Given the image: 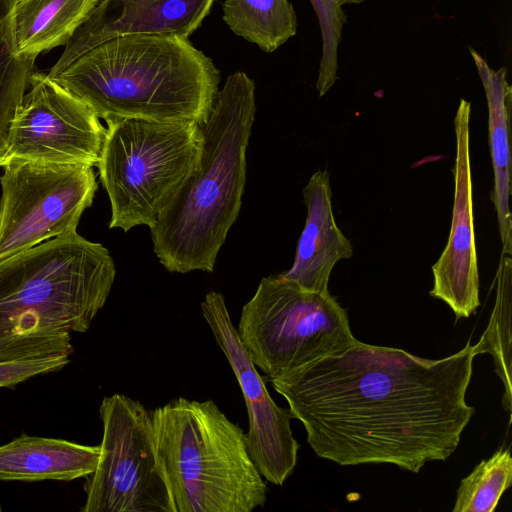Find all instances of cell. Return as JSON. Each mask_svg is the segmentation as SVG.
Segmentation results:
<instances>
[{"instance_id":"1","label":"cell","mask_w":512,"mask_h":512,"mask_svg":"<svg viewBox=\"0 0 512 512\" xmlns=\"http://www.w3.org/2000/svg\"><path fill=\"white\" fill-rule=\"evenodd\" d=\"M478 354L470 342L450 356L426 359L356 340L339 355L270 382L320 458L418 473L457 449L475 413L465 397Z\"/></svg>"},{"instance_id":"2","label":"cell","mask_w":512,"mask_h":512,"mask_svg":"<svg viewBox=\"0 0 512 512\" xmlns=\"http://www.w3.org/2000/svg\"><path fill=\"white\" fill-rule=\"evenodd\" d=\"M115 275L108 249L77 232L0 260V362L69 357Z\"/></svg>"},{"instance_id":"3","label":"cell","mask_w":512,"mask_h":512,"mask_svg":"<svg viewBox=\"0 0 512 512\" xmlns=\"http://www.w3.org/2000/svg\"><path fill=\"white\" fill-rule=\"evenodd\" d=\"M51 78L105 122L133 118L201 126L221 74L188 39L130 35L90 48Z\"/></svg>"},{"instance_id":"4","label":"cell","mask_w":512,"mask_h":512,"mask_svg":"<svg viewBox=\"0 0 512 512\" xmlns=\"http://www.w3.org/2000/svg\"><path fill=\"white\" fill-rule=\"evenodd\" d=\"M255 112L254 81L243 71L232 73L201 125L198 170L150 229L153 250L167 271L213 272L242 205Z\"/></svg>"},{"instance_id":"5","label":"cell","mask_w":512,"mask_h":512,"mask_svg":"<svg viewBox=\"0 0 512 512\" xmlns=\"http://www.w3.org/2000/svg\"><path fill=\"white\" fill-rule=\"evenodd\" d=\"M173 512H252L267 486L246 434L213 400L178 397L151 410Z\"/></svg>"},{"instance_id":"6","label":"cell","mask_w":512,"mask_h":512,"mask_svg":"<svg viewBox=\"0 0 512 512\" xmlns=\"http://www.w3.org/2000/svg\"><path fill=\"white\" fill-rule=\"evenodd\" d=\"M106 123L97 168L111 204L109 228L151 229L200 166L201 126L133 118Z\"/></svg>"},{"instance_id":"7","label":"cell","mask_w":512,"mask_h":512,"mask_svg":"<svg viewBox=\"0 0 512 512\" xmlns=\"http://www.w3.org/2000/svg\"><path fill=\"white\" fill-rule=\"evenodd\" d=\"M237 332L254 365L272 381L345 352L357 340L330 293H314L279 275L261 279L243 306Z\"/></svg>"},{"instance_id":"8","label":"cell","mask_w":512,"mask_h":512,"mask_svg":"<svg viewBox=\"0 0 512 512\" xmlns=\"http://www.w3.org/2000/svg\"><path fill=\"white\" fill-rule=\"evenodd\" d=\"M103 434L96 469L86 477L82 512H173L154 439L151 410L115 393L99 407Z\"/></svg>"},{"instance_id":"9","label":"cell","mask_w":512,"mask_h":512,"mask_svg":"<svg viewBox=\"0 0 512 512\" xmlns=\"http://www.w3.org/2000/svg\"><path fill=\"white\" fill-rule=\"evenodd\" d=\"M0 177V260L77 232L97 191L92 166L8 158Z\"/></svg>"},{"instance_id":"10","label":"cell","mask_w":512,"mask_h":512,"mask_svg":"<svg viewBox=\"0 0 512 512\" xmlns=\"http://www.w3.org/2000/svg\"><path fill=\"white\" fill-rule=\"evenodd\" d=\"M106 128L82 100L48 74L34 72L11 121L6 156L97 166Z\"/></svg>"},{"instance_id":"11","label":"cell","mask_w":512,"mask_h":512,"mask_svg":"<svg viewBox=\"0 0 512 512\" xmlns=\"http://www.w3.org/2000/svg\"><path fill=\"white\" fill-rule=\"evenodd\" d=\"M204 319L238 380L249 420L246 441L249 454L262 477L281 486L293 473L299 444L293 436L290 410L278 406L266 388L237 329L225 298L211 291L201 302Z\"/></svg>"},{"instance_id":"12","label":"cell","mask_w":512,"mask_h":512,"mask_svg":"<svg viewBox=\"0 0 512 512\" xmlns=\"http://www.w3.org/2000/svg\"><path fill=\"white\" fill-rule=\"evenodd\" d=\"M471 104L461 99L455 118L456 155L453 167L454 202L447 244L432 266L430 295L445 302L456 319L475 314L480 305L475 246L473 189L470 162Z\"/></svg>"},{"instance_id":"13","label":"cell","mask_w":512,"mask_h":512,"mask_svg":"<svg viewBox=\"0 0 512 512\" xmlns=\"http://www.w3.org/2000/svg\"><path fill=\"white\" fill-rule=\"evenodd\" d=\"M215 0H98L48 72L54 76L90 48L130 35L189 37L201 26Z\"/></svg>"},{"instance_id":"14","label":"cell","mask_w":512,"mask_h":512,"mask_svg":"<svg viewBox=\"0 0 512 512\" xmlns=\"http://www.w3.org/2000/svg\"><path fill=\"white\" fill-rule=\"evenodd\" d=\"M329 173L318 170L303 188L307 208L304 229L291 268L280 275L300 288L329 293L332 269L353 255V246L338 227L332 210Z\"/></svg>"},{"instance_id":"15","label":"cell","mask_w":512,"mask_h":512,"mask_svg":"<svg viewBox=\"0 0 512 512\" xmlns=\"http://www.w3.org/2000/svg\"><path fill=\"white\" fill-rule=\"evenodd\" d=\"M99 446L25 433L0 446V481H72L97 466Z\"/></svg>"},{"instance_id":"16","label":"cell","mask_w":512,"mask_h":512,"mask_svg":"<svg viewBox=\"0 0 512 512\" xmlns=\"http://www.w3.org/2000/svg\"><path fill=\"white\" fill-rule=\"evenodd\" d=\"M470 53L481 78L488 105V131L494 172L491 193L503 254L512 253V220L509 207L511 195L510 127L512 87L507 81V68L492 69L487 61L470 48Z\"/></svg>"},{"instance_id":"17","label":"cell","mask_w":512,"mask_h":512,"mask_svg":"<svg viewBox=\"0 0 512 512\" xmlns=\"http://www.w3.org/2000/svg\"><path fill=\"white\" fill-rule=\"evenodd\" d=\"M98 0H15L11 29L16 52L37 58L65 46Z\"/></svg>"},{"instance_id":"18","label":"cell","mask_w":512,"mask_h":512,"mask_svg":"<svg viewBox=\"0 0 512 512\" xmlns=\"http://www.w3.org/2000/svg\"><path fill=\"white\" fill-rule=\"evenodd\" d=\"M223 20L237 36L271 53L297 32V16L289 0H225Z\"/></svg>"},{"instance_id":"19","label":"cell","mask_w":512,"mask_h":512,"mask_svg":"<svg viewBox=\"0 0 512 512\" xmlns=\"http://www.w3.org/2000/svg\"><path fill=\"white\" fill-rule=\"evenodd\" d=\"M496 300L489 324L476 343L479 354L493 356L495 371L504 384L503 406L511 412L512 260L501 253L496 272Z\"/></svg>"},{"instance_id":"20","label":"cell","mask_w":512,"mask_h":512,"mask_svg":"<svg viewBox=\"0 0 512 512\" xmlns=\"http://www.w3.org/2000/svg\"><path fill=\"white\" fill-rule=\"evenodd\" d=\"M15 0H0V147L5 148L13 116L29 88L35 58L16 52L11 29Z\"/></svg>"},{"instance_id":"21","label":"cell","mask_w":512,"mask_h":512,"mask_svg":"<svg viewBox=\"0 0 512 512\" xmlns=\"http://www.w3.org/2000/svg\"><path fill=\"white\" fill-rule=\"evenodd\" d=\"M511 483L510 449L501 447L462 479L453 512H493Z\"/></svg>"},{"instance_id":"22","label":"cell","mask_w":512,"mask_h":512,"mask_svg":"<svg viewBox=\"0 0 512 512\" xmlns=\"http://www.w3.org/2000/svg\"><path fill=\"white\" fill-rule=\"evenodd\" d=\"M310 2L317 15L322 36V56L316 82L317 91L322 97L338 79V47L346 23V15L337 0H310Z\"/></svg>"},{"instance_id":"23","label":"cell","mask_w":512,"mask_h":512,"mask_svg":"<svg viewBox=\"0 0 512 512\" xmlns=\"http://www.w3.org/2000/svg\"><path fill=\"white\" fill-rule=\"evenodd\" d=\"M70 362L65 355L0 362V388H14L32 377L57 372Z\"/></svg>"},{"instance_id":"24","label":"cell","mask_w":512,"mask_h":512,"mask_svg":"<svg viewBox=\"0 0 512 512\" xmlns=\"http://www.w3.org/2000/svg\"><path fill=\"white\" fill-rule=\"evenodd\" d=\"M7 161L6 149L0 147V166L2 167Z\"/></svg>"},{"instance_id":"25","label":"cell","mask_w":512,"mask_h":512,"mask_svg":"<svg viewBox=\"0 0 512 512\" xmlns=\"http://www.w3.org/2000/svg\"><path fill=\"white\" fill-rule=\"evenodd\" d=\"M363 1L364 0H337L339 5H341L342 7L346 4H359L362 3Z\"/></svg>"},{"instance_id":"26","label":"cell","mask_w":512,"mask_h":512,"mask_svg":"<svg viewBox=\"0 0 512 512\" xmlns=\"http://www.w3.org/2000/svg\"><path fill=\"white\" fill-rule=\"evenodd\" d=\"M1 511H2V507H1V505H0V512H1Z\"/></svg>"}]
</instances>
